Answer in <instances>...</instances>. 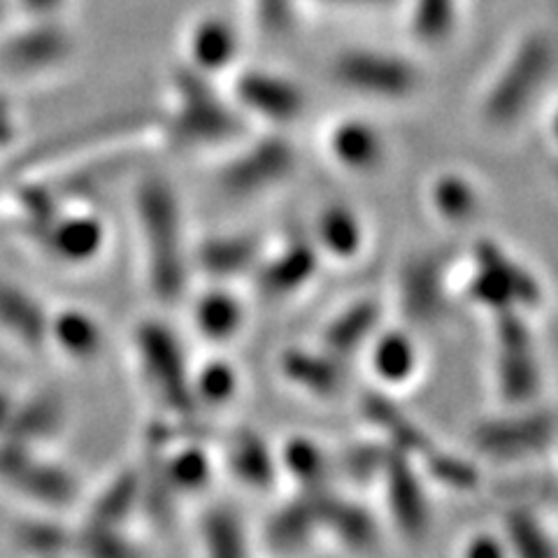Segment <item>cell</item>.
<instances>
[{"instance_id": "obj_1", "label": "cell", "mask_w": 558, "mask_h": 558, "mask_svg": "<svg viewBox=\"0 0 558 558\" xmlns=\"http://www.w3.org/2000/svg\"><path fill=\"white\" fill-rule=\"evenodd\" d=\"M135 215L151 291L163 303L180 301L186 279V252L180 201L170 182L159 174L140 182L135 191Z\"/></svg>"}, {"instance_id": "obj_2", "label": "cell", "mask_w": 558, "mask_h": 558, "mask_svg": "<svg viewBox=\"0 0 558 558\" xmlns=\"http://www.w3.org/2000/svg\"><path fill=\"white\" fill-rule=\"evenodd\" d=\"M209 80L213 77L191 65L174 73V110L166 124V135L174 147H217L233 143L242 133V117L217 94Z\"/></svg>"}, {"instance_id": "obj_3", "label": "cell", "mask_w": 558, "mask_h": 558, "mask_svg": "<svg viewBox=\"0 0 558 558\" xmlns=\"http://www.w3.org/2000/svg\"><path fill=\"white\" fill-rule=\"evenodd\" d=\"M554 68V45L547 33L537 31L523 38L505 61L498 77L482 100V119L494 129L514 126L526 117L543 94Z\"/></svg>"}, {"instance_id": "obj_4", "label": "cell", "mask_w": 558, "mask_h": 558, "mask_svg": "<svg viewBox=\"0 0 558 558\" xmlns=\"http://www.w3.org/2000/svg\"><path fill=\"white\" fill-rule=\"evenodd\" d=\"M465 295L492 314L505 310L529 312L543 303V284L498 242L480 240L473 250Z\"/></svg>"}, {"instance_id": "obj_5", "label": "cell", "mask_w": 558, "mask_h": 558, "mask_svg": "<svg viewBox=\"0 0 558 558\" xmlns=\"http://www.w3.org/2000/svg\"><path fill=\"white\" fill-rule=\"evenodd\" d=\"M494 377L500 400L510 408H523L537 396L543 368L526 312H494Z\"/></svg>"}, {"instance_id": "obj_6", "label": "cell", "mask_w": 558, "mask_h": 558, "mask_svg": "<svg viewBox=\"0 0 558 558\" xmlns=\"http://www.w3.org/2000/svg\"><path fill=\"white\" fill-rule=\"evenodd\" d=\"M135 347L140 365L163 405L180 416L194 414L196 400L191 391V373L186 368L182 344L172 330L161 322L140 324Z\"/></svg>"}, {"instance_id": "obj_7", "label": "cell", "mask_w": 558, "mask_h": 558, "mask_svg": "<svg viewBox=\"0 0 558 558\" xmlns=\"http://www.w3.org/2000/svg\"><path fill=\"white\" fill-rule=\"evenodd\" d=\"M556 416L551 410L510 408L508 414L477 424L473 445L494 461H526L543 457L554 445Z\"/></svg>"}, {"instance_id": "obj_8", "label": "cell", "mask_w": 558, "mask_h": 558, "mask_svg": "<svg viewBox=\"0 0 558 558\" xmlns=\"http://www.w3.org/2000/svg\"><path fill=\"white\" fill-rule=\"evenodd\" d=\"M342 89L375 100H403L418 86V70L403 57L377 49H352L333 63Z\"/></svg>"}, {"instance_id": "obj_9", "label": "cell", "mask_w": 558, "mask_h": 558, "mask_svg": "<svg viewBox=\"0 0 558 558\" xmlns=\"http://www.w3.org/2000/svg\"><path fill=\"white\" fill-rule=\"evenodd\" d=\"M299 166V151L282 135H266L240 149L219 170V189L231 198H252L282 184Z\"/></svg>"}, {"instance_id": "obj_10", "label": "cell", "mask_w": 558, "mask_h": 558, "mask_svg": "<svg viewBox=\"0 0 558 558\" xmlns=\"http://www.w3.org/2000/svg\"><path fill=\"white\" fill-rule=\"evenodd\" d=\"M451 256L445 250L414 254L400 272V307L414 324L442 319L449 301Z\"/></svg>"}, {"instance_id": "obj_11", "label": "cell", "mask_w": 558, "mask_h": 558, "mask_svg": "<svg viewBox=\"0 0 558 558\" xmlns=\"http://www.w3.org/2000/svg\"><path fill=\"white\" fill-rule=\"evenodd\" d=\"M379 482L384 484V496H387L396 529L410 539L422 537L428 529L426 492L408 453L389 445V457Z\"/></svg>"}, {"instance_id": "obj_12", "label": "cell", "mask_w": 558, "mask_h": 558, "mask_svg": "<svg viewBox=\"0 0 558 558\" xmlns=\"http://www.w3.org/2000/svg\"><path fill=\"white\" fill-rule=\"evenodd\" d=\"M233 94L244 112L279 126L291 124L305 110L301 86L268 70H244L233 82Z\"/></svg>"}, {"instance_id": "obj_13", "label": "cell", "mask_w": 558, "mask_h": 558, "mask_svg": "<svg viewBox=\"0 0 558 558\" xmlns=\"http://www.w3.org/2000/svg\"><path fill=\"white\" fill-rule=\"evenodd\" d=\"M361 412L384 435V442L408 453L410 459L424 461L438 449L430 435L387 393H365L361 400Z\"/></svg>"}, {"instance_id": "obj_14", "label": "cell", "mask_w": 558, "mask_h": 558, "mask_svg": "<svg viewBox=\"0 0 558 558\" xmlns=\"http://www.w3.org/2000/svg\"><path fill=\"white\" fill-rule=\"evenodd\" d=\"M258 284L270 299H287L301 291L319 268V250L312 240H289L270 258L258 260Z\"/></svg>"}, {"instance_id": "obj_15", "label": "cell", "mask_w": 558, "mask_h": 558, "mask_svg": "<svg viewBox=\"0 0 558 558\" xmlns=\"http://www.w3.org/2000/svg\"><path fill=\"white\" fill-rule=\"evenodd\" d=\"M326 147L330 159L347 172L368 174L387 159L381 133L363 119H342L328 131Z\"/></svg>"}, {"instance_id": "obj_16", "label": "cell", "mask_w": 558, "mask_h": 558, "mask_svg": "<svg viewBox=\"0 0 558 558\" xmlns=\"http://www.w3.org/2000/svg\"><path fill=\"white\" fill-rule=\"evenodd\" d=\"M186 51L191 68L213 77L233 65L240 51V38L231 22L221 16H203L189 31Z\"/></svg>"}, {"instance_id": "obj_17", "label": "cell", "mask_w": 558, "mask_h": 558, "mask_svg": "<svg viewBox=\"0 0 558 558\" xmlns=\"http://www.w3.org/2000/svg\"><path fill=\"white\" fill-rule=\"evenodd\" d=\"M8 475L24 488V494L40 498L49 505H65L75 496V480L63 468L35 461L28 453V445L14 447L5 459Z\"/></svg>"}, {"instance_id": "obj_18", "label": "cell", "mask_w": 558, "mask_h": 558, "mask_svg": "<svg viewBox=\"0 0 558 558\" xmlns=\"http://www.w3.org/2000/svg\"><path fill=\"white\" fill-rule=\"evenodd\" d=\"M40 226H45L43 240L47 250L68 264H82V260L94 258L105 242V229L96 217L77 215L54 219L51 215Z\"/></svg>"}, {"instance_id": "obj_19", "label": "cell", "mask_w": 558, "mask_h": 558, "mask_svg": "<svg viewBox=\"0 0 558 558\" xmlns=\"http://www.w3.org/2000/svg\"><path fill=\"white\" fill-rule=\"evenodd\" d=\"M379 317L381 310L373 299H361L352 305H347L338 317L330 319V324L326 326L322 349H326L328 354H333L340 361L344 356H352L375 338Z\"/></svg>"}, {"instance_id": "obj_20", "label": "cell", "mask_w": 558, "mask_h": 558, "mask_svg": "<svg viewBox=\"0 0 558 558\" xmlns=\"http://www.w3.org/2000/svg\"><path fill=\"white\" fill-rule=\"evenodd\" d=\"M282 375L299 387L301 391L317 396V398H330L340 393L342 389V368L340 359L328 354L326 349L319 352H310V349H291L279 361Z\"/></svg>"}, {"instance_id": "obj_21", "label": "cell", "mask_w": 558, "mask_h": 558, "mask_svg": "<svg viewBox=\"0 0 558 558\" xmlns=\"http://www.w3.org/2000/svg\"><path fill=\"white\" fill-rule=\"evenodd\" d=\"M260 260V242L254 235H219L205 240L196 252L198 268L215 279H231L250 272Z\"/></svg>"}, {"instance_id": "obj_22", "label": "cell", "mask_w": 558, "mask_h": 558, "mask_svg": "<svg viewBox=\"0 0 558 558\" xmlns=\"http://www.w3.org/2000/svg\"><path fill=\"white\" fill-rule=\"evenodd\" d=\"M33 26L8 45V61L22 70H40L68 54L65 33L54 20H31Z\"/></svg>"}, {"instance_id": "obj_23", "label": "cell", "mask_w": 558, "mask_h": 558, "mask_svg": "<svg viewBox=\"0 0 558 558\" xmlns=\"http://www.w3.org/2000/svg\"><path fill=\"white\" fill-rule=\"evenodd\" d=\"M314 244L338 260H352L365 244V229L359 215L347 205H330L319 215Z\"/></svg>"}, {"instance_id": "obj_24", "label": "cell", "mask_w": 558, "mask_h": 558, "mask_svg": "<svg viewBox=\"0 0 558 558\" xmlns=\"http://www.w3.org/2000/svg\"><path fill=\"white\" fill-rule=\"evenodd\" d=\"M156 451L154 468L159 470L170 494H196L213 480V461L201 447H182L180 451L163 457L161 445L151 442Z\"/></svg>"}, {"instance_id": "obj_25", "label": "cell", "mask_w": 558, "mask_h": 558, "mask_svg": "<svg viewBox=\"0 0 558 558\" xmlns=\"http://www.w3.org/2000/svg\"><path fill=\"white\" fill-rule=\"evenodd\" d=\"M229 463L233 475L252 488H270L277 475V461L268 442L258 433L242 428L229 445Z\"/></svg>"}, {"instance_id": "obj_26", "label": "cell", "mask_w": 558, "mask_h": 558, "mask_svg": "<svg viewBox=\"0 0 558 558\" xmlns=\"http://www.w3.org/2000/svg\"><path fill=\"white\" fill-rule=\"evenodd\" d=\"M326 488H314L305 492L299 500L289 502L284 510H279L272 521L268 523V539L277 549H295L307 543L314 529L319 523V508L322 496Z\"/></svg>"}, {"instance_id": "obj_27", "label": "cell", "mask_w": 558, "mask_h": 558, "mask_svg": "<svg viewBox=\"0 0 558 558\" xmlns=\"http://www.w3.org/2000/svg\"><path fill=\"white\" fill-rule=\"evenodd\" d=\"M430 205L447 223H468L482 209V194L475 182L461 172H442L428 191Z\"/></svg>"}, {"instance_id": "obj_28", "label": "cell", "mask_w": 558, "mask_h": 558, "mask_svg": "<svg viewBox=\"0 0 558 558\" xmlns=\"http://www.w3.org/2000/svg\"><path fill=\"white\" fill-rule=\"evenodd\" d=\"M319 523L333 531L336 537H340V543L354 549L371 547L377 539L375 521L368 510H363L356 502L333 498L328 492H324L322 496Z\"/></svg>"}, {"instance_id": "obj_29", "label": "cell", "mask_w": 558, "mask_h": 558, "mask_svg": "<svg viewBox=\"0 0 558 558\" xmlns=\"http://www.w3.org/2000/svg\"><path fill=\"white\" fill-rule=\"evenodd\" d=\"M140 500H143V477L135 470H124L96 498L89 512V529L119 531Z\"/></svg>"}, {"instance_id": "obj_30", "label": "cell", "mask_w": 558, "mask_h": 558, "mask_svg": "<svg viewBox=\"0 0 558 558\" xmlns=\"http://www.w3.org/2000/svg\"><path fill=\"white\" fill-rule=\"evenodd\" d=\"M194 322L201 338L213 342H226L238 336V330L244 322V310L233 293L223 289H213L203 293L196 301Z\"/></svg>"}, {"instance_id": "obj_31", "label": "cell", "mask_w": 558, "mask_h": 558, "mask_svg": "<svg viewBox=\"0 0 558 558\" xmlns=\"http://www.w3.org/2000/svg\"><path fill=\"white\" fill-rule=\"evenodd\" d=\"M371 365L375 375L384 384H389V387H400V384L410 381L418 368V352L414 340L400 333V330L377 336L373 340Z\"/></svg>"}, {"instance_id": "obj_32", "label": "cell", "mask_w": 558, "mask_h": 558, "mask_svg": "<svg viewBox=\"0 0 558 558\" xmlns=\"http://www.w3.org/2000/svg\"><path fill=\"white\" fill-rule=\"evenodd\" d=\"M49 338L54 340L70 359H94L102 347V330L94 317L77 310L59 314L49 322Z\"/></svg>"}, {"instance_id": "obj_33", "label": "cell", "mask_w": 558, "mask_h": 558, "mask_svg": "<svg viewBox=\"0 0 558 558\" xmlns=\"http://www.w3.org/2000/svg\"><path fill=\"white\" fill-rule=\"evenodd\" d=\"M0 322L26 344H43L49 340V319L40 305L22 291L0 289Z\"/></svg>"}, {"instance_id": "obj_34", "label": "cell", "mask_w": 558, "mask_h": 558, "mask_svg": "<svg viewBox=\"0 0 558 558\" xmlns=\"http://www.w3.org/2000/svg\"><path fill=\"white\" fill-rule=\"evenodd\" d=\"M457 0H414L410 31L418 43L442 45L457 28Z\"/></svg>"}, {"instance_id": "obj_35", "label": "cell", "mask_w": 558, "mask_h": 558, "mask_svg": "<svg viewBox=\"0 0 558 558\" xmlns=\"http://www.w3.org/2000/svg\"><path fill=\"white\" fill-rule=\"evenodd\" d=\"M201 535L207 554L213 556H242L247 554V539L240 519L231 510H209L201 521Z\"/></svg>"}, {"instance_id": "obj_36", "label": "cell", "mask_w": 558, "mask_h": 558, "mask_svg": "<svg viewBox=\"0 0 558 558\" xmlns=\"http://www.w3.org/2000/svg\"><path fill=\"white\" fill-rule=\"evenodd\" d=\"M282 463L289 473L305 486V492L324 488L328 477V461L319 445H314L305 438H293L282 449Z\"/></svg>"}, {"instance_id": "obj_37", "label": "cell", "mask_w": 558, "mask_h": 558, "mask_svg": "<svg viewBox=\"0 0 558 558\" xmlns=\"http://www.w3.org/2000/svg\"><path fill=\"white\" fill-rule=\"evenodd\" d=\"M505 543L526 558H545L556 551L543 523L526 510H512L505 517Z\"/></svg>"}, {"instance_id": "obj_38", "label": "cell", "mask_w": 558, "mask_h": 558, "mask_svg": "<svg viewBox=\"0 0 558 558\" xmlns=\"http://www.w3.org/2000/svg\"><path fill=\"white\" fill-rule=\"evenodd\" d=\"M240 377L231 363L226 361H207L203 368L191 375V391L194 400H203L207 405H226L238 393Z\"/></svg>"}, {"instance_id": "obj_39", "label": "cell", "mask_w": 558, "mask_h": 558, "mask_svg": "<svg viewBox=\"0 0 558 558\" xmlns=\"http://www.w3.org/2000/svg\"><path fill=\"white\" fill-rule=\"evenodd\" d=\"M422 465L433 482L453 488V492H470L480 484V473L473 463L451 451H442L440 447L424 459Z\"/></svg>"}, {"instance_id": "obj_40", "label": "cell", "mask_w": 558, "mask_h": 558, "mask_svg": "<svg viewBox=\"0 0 558 558\" xmlns=\"http://www.w3.org/2000/svg\"><path fill=\"white\" fill-rule=\"evenodd\" d=\"M63 422V405L57 398L45 396L26 410H22L20 418H16V426H22L20 442L26 445L28 440H43L47 435H54Z\"/></svg>"}, {"instance_id": "obj_41", "label": "cell", "mask_w": 558, "mask_h": 558, "mask_svg": "<svg viewBox=\"0 0 558 558\" xmlns=\"http://www.w3.org/2000/svg\"><path fill=\"white\" fill-rule=\"evenodd\" d=\"M387 457H389L387 442H361L344 453L342 470L354 482L379 480L384 463H387Z\"/></svg>"}, {"instance_id": "obj_42", "label": "cell", "mask_w": 558, "mask_h": 558, "mask_svg": "<svg viewBox=\"0 0 558 558\" xmlns=\"http://www.w3.org/2000/svg\"><path fill=\"white\" fill-rule=\"evenodd\" d=\"M505 551H508V549H505V539L500 543L498 537L488 535V533L470 537L465 547H463V554L470 556V558H498Z\"/></svg>"}, {"instance_id": "obj_43", "label": "cell", "mask_w": 558, "mask_h": 558, "mask_svg": "<svg viewBox=\"0 0 558 558\" xmlns=\"http://www.w3.org/2000/svg\"><path fill=\"white\" fill-rule=\"evenodd\" d=\"M12 3L22 8L28 20H57L65 0H12Z\"/></svg>"}, {"instance_id": "obj_44", "label": "cell", "mask_w": 558, "mask_h": 558, "mask_svg": "<svg viewBox=\"0 0 558 558\" xmlns=\"http://www.w3.org/2000/svg\"><path fill=\"white\" fill-rule=\"evenodd\" d=\"M10 5H12V0H0V22H3L5 16H8Z\"/></svg>"}]
</instances>
